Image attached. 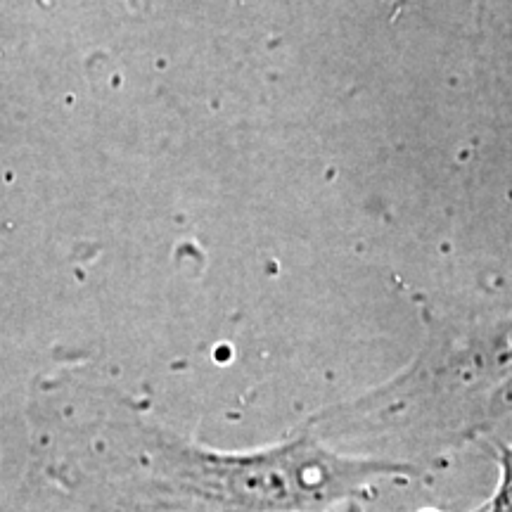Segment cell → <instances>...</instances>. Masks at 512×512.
<instances>
[{"label":"cell","instance_id":"1","mask_svg":"<svg viewBox=\"0 0 512 512\" xmlns=\"http://www.w3.org/2000/svg\"><path fill=\"white\" fill-rule=\"evenodd\" d=\"M498 467L501 477H498L496 494L484 505V512H512V446H501Z\"/></svg>","mask_w":512,"mask_h":512}]
</instances>
